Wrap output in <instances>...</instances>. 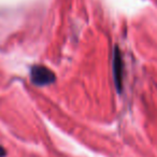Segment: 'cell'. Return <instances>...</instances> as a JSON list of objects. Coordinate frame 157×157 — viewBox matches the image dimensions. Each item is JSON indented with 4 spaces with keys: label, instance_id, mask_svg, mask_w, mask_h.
Returning <instances> with one entry per match:
<instances>
[{
    "label": "cell",
    "instance_id": "obj_1",
    "mask_svg": "<svg viewBox=\"0 0 157 157\" xmlns=\"http://www.w3.org/2000/svg\"><path fill=\"white\" fill-rule=\"evenodd\" d=\"M31 82L36 86H46L55 82V74L52 70L41 65L33 66L30 70Z\"/></svg>",
    "mask_w": 157,
    "mask_h": 157
},
{
    "label": "cell",
    "instance_id": "obj_2",
    "mask_svg": "<svg viewBox=\"0 0 157 157\" xmlns=\"http://www.w3.org/2000/svg\"><path fill=\"white\" fill-rule=\"evenodd\" d=\"M113 76L114 83L117 88V92H122L123 88V76H124V61L121 54V51L117 48H114L113 53Z\"/></svg>",
    "mask_w": 157,
    "mask_h": 157
},
{
    "label": "cell",
    "instance_id": "obj_3",
    "mask_svg": "<svg viewBox=\"0 0 157 157\" xmlns=\"http://www.w3.org/2000/svg\"><path fill=\"white\" fill-rule=\"evenodd\" d=\"M6 155H7V151L2 146H0V157H5Z\"/></svg>",
    "mask_w": 157,
    "mask_h": 157
}]
</instances>
